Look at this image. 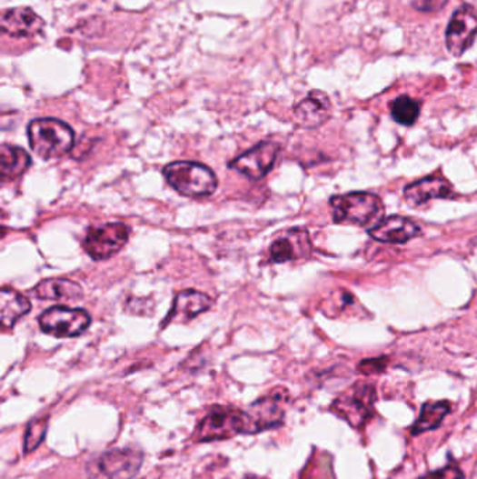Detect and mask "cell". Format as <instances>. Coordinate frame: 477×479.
<instances>
[{
  "mask_svg": "<svg viewBox=\"0 0 477 479\" xmlns=\"http://www.w3.org/2000/svg\"><path fill=\"white\" fill-rule=\"evenodd\" d=\"M279 155V145L264 141L230 163V167L240 171L251 180H262L273 168Z\"/></svg>",
  "mask_w": 477,
  "mask_h": 479,
  "instance_id": "8fae6325",
  "label": "cell"
},
{
  "mask_svg": "<svg viewBox=\"0 0 477 479\" xmlns=\"http://www.w3.org/2000/svg\"><path fill=\"white\" fill-rule=\"evenodd\" d=\"M368 233L377 242L403 244L422 235V229L408 217L390 216L380 220Z\"/></svg>",
  "mask_w": 477,
  "mask_h": 479,
  "instance_id": "7c38bea8",
  "label": "cell"
},
{
  "mask_svg": "<svg viewBox=\"0 0 477 479\" xmlns=\"http://www.w3.org/2000/svg\"><path fill=\"white\" fill-rule=\"evenodd\" d=\"M28 141L41 159H59L74 147L75 132L61 119L38 118L28 125Z\"/></svg>",
  "mask_w": 477,
  "mask_h": 479,
  "instance_id": "7a4b0ae2",
  "label": "cell"
},
{
  "mask_svg": "<svg viewBox=\"0 0 477 479\" xmlns=\"http://www.w3.org/2000/svg\"><path fill=\"white\" fill-rule=\"evenodd\" d=\"M92 318L85 310L69 309L64 305H56L40 315V325L44 333L56 338H74L82 335Z\"/></svg>",
  "mask_w": 477,
  "mask_h": 479,
  "instance_id": "ba28073f",
  "label": "cell"
},
{
  "mask_svg": "<svg viewBox=\"0 0 477 479\" xmlns=\"http://www.w3.org/2000/svg\"><path fill=\"white\" fill-rule=\"evenodd\" d=\"M452 196L453 190L451 184L445 178L438 177V175L422 178L404 188V199L413 208L426 204L430 199H448Z\"/></svg>",
  "mask_w": 477,
  "mask_h": 479,
  "instance_id": "e0dca14e",
  "label": "cell"
},
{
  "mask_svg": "<svg viewBox=\"0 0 477 479\" xmlns=\"http://www.w3.org/2000/svg\"><path fill=\"white\" fill-rule=\"evenodd\" d=\"M452 409L450 401H427L420 409L419 418L411 427L412 436H420L426 432L435 431L442 424Z\"/></svg>",
  "mask_w": 477,
  "mask_h": 479,
  "instance_id": "ac0fdd59",
  "label": "cell"
},
{
  "mask_svg": "<svg viewBox=\"0 0 477 479\" xmlns=\"http://www.w3.org/2000/svg\"><path fill=\"white\" fill-rule=\"evenodd\" d=\"M129 238L128 227L124 224H107L90 227L84 238V250L93 260H108L121 251Z\"/></svg>",
  "mask_w": 477,
  "mask_h": 479,
  "instance_id": "9c48e42d",
  "label": "cell"
},
{
  "mask_svg": "<svg viewBox=\"0 0 477 479\" xmlns=\"http://www.w3.org/2000/svg\"><path fill=\"white\" fill-rule=\"evenodd\" d=\"M144 463L139 447H113L88 458L85 479H134Z\"/></svg>",
  "mask_w": 477,
  "mask_h": 479,
  "instance_id": "6da1fadb",
  "label": "cell"
},
{
  "mask_svg": "<svg viewBox=\"0 0 477 479\" xmlns=\"http://www.w3.org/2000/svg\"><path fill=\"white\" fill-rule=\"evenodd\" d=\"M164 177L176 193L192 198L212 195L219 184L214 170L194 162H174L165 165Z\"/></svg>",
  "mask_w": 477,
  "mask_h": 479,
  "instance_id": "5b68a950",
  "label": "cell"
},
{
  "mask_svg": "<svg viewBox=\"0 0 477 479\" xmlns=\"http://www.w3.org/2000/svg\"><path fill=\"white\" fill-rule=\"evenodd\" d=\"M450 0H412V6L422 13H437L447 6Z\"/></svg>",
  "mask_w": 477,
  "mask_h": 479,
  "instance_id": "484cf974",
  "label": "cell"
},
{
  "mask_svg": "<svg viewBox=\"0 0 477 479\" xmlns=\"http://www.w3.org/2000/svg\"><path fill=\"white\" fill-rule=\"evenodd\" d=\"M214 304V300L207 294L196 292V290H184L176 294L174 300L173 310L165 318L163 327L170 323H185V321L195 318L201 313L207 312Z\"/></svg>",
  "mask_w": 477,
  "mask_h": 479,
  "instance_id": "2e32d148",
  "label": "cell"
},
{
  "mask_svg": "<svg viewBox=\"0 0 477 479\" xmlns=\"http://www.w3.org/2000/svg\"><path fill=\"white\" fill-rule=\"evenodd\" d=\"M388 366V357H375V359H367V361L360 362L359 370L363 374H378V373L385 372Z\"/></svg>",
  "mask_w": 477,
  "mask_h": 479,
  "instance_id": "d4e9b609",
  "label": "cell"
},
{
  "mask_svg": "<svg viewBox=\"0 0 477 479\" xmlns=\"http://www.w3.org/2000/svg\"><path fill=\"white\" fill-rule=\"evenodd\" d=\"M331 111V100L328 95L315 90L294 108L295 123L303 128H318L328 121Z\"/></svg>",
  "mask_w": 477,
  "mask_h": 479,
  "instance_id": "4fadbf2b",
  "label": "cell"
},
{
  "mask_svg": "<svg viewBox=\"0 0 477 479\" xmlns=\"http://www.w3.org/2000/svg\"><path fill=\"white\" fill-rule=\"evenodd\" d=\"M477 37V13L473 7H459L452 17L445 34L448 51L453 56H461L473 45Z\"/></svg>",
  "mask_w": 477,
  "mask_h": 479,
  "instance_id": "30bf717a",
  "label": "cell"
},
{
  "mask_svg": "<svg viewBox=\"0 0 477 479\" xmlns=\"http://www.w3.org/2000/svg\"><path fill=\"white\" fill-rule=\"evenodd\" d=\"M41 300H77L83 297V287L70 279H45L34 289Z\"/></svg>",
  "mask_w": 477,
  "mask_h": 479,
  "instance_id": "ffe728a7",
  "label": "cell"
},
{
  "mask_svg": "<svg viewBox=\"0 0 477 479\" xmlns=\"http://www.w3.org/2000/svg\"><path fill=\"white\" fill-rule=\"evenodd\" d=\"M391 114L396 123L404 126H412L420 115V105L409 95H401L393 100Z\"/></svg>",
  "mask_w": 477,
  "mask_h": 479,
  "instance_id": "7402d4cb",
  "label": "cell"
},
{
  "mask_svg": "<svg viewBox=\"0 0 477 479\" xmlns=\"http://www.w3.org/2000/svg\"><path fill=\"white\" fill-rule=\"evenodd\" d=\"M289 393L286 388H276L269 394L253 401L245 414V432L243 434H259L283 426L286 419V405Z\"/></svg>",
  "mask_w": 477,
  "mask_h": 479,
  "instance_id": "8992f818",
  "label": "cell"
},
{
  "mask_svg": "<svg viewBox=\"0 0 477 479\" xmlns=\"http://www.w3.org/2000/svg\"><path fill=\"white\" fill-rule=\"evenodd\" d=\"M332 216L336 224L367 227L377 225L383 215V201L374 194L350 193L331 198ZM373 227V226H371Z\"/></svg>",
  "mask_w": 477,
  "mask_h": 479,
  "instance_id": "3957f363",
  "label": "cell"
},
{
  "mask_svg": "<svg viewBox=\"0 0 477 479\" xmlns=\"http://www.w3.org/2000/svg\"><path fill=\"white\" fill-rule=\"evenodd\" d=\"M31 165V157L25 150L4 145L0 147V173L2 180H13L25 175Z\"/></svg>",
  "mask_w": 477,
  "mask_h": 479,
  "instance_id": "44dd1931",
  "label": "cell"
},
{
  "mask_svg": "<svg viewBox=\"0 0 477 479\" xmlns=\"http://www.w3.org/2000/svg\"><path fill=\"white\" fill-rule=\"evenodd\" d=\"M375 403H377L375 385L371 383L357 382L332 403L331 411L354 429H362L374 418Z\"/></svg>",
  "mask_w": 477,
  "mask_h": 479,
  "instance_id": "277c9868",
  "label": "cell"
},
{
  "mask_svg": "<svg viewBox=\"0 0 477 479\" xmlns=\"http://www.w3.org/2000/svg\"><path fill=\"white\" fill-rule=\"evenodd\" d=\"M311 253L310 235L305 230L294 229L277 238L271 247V260L276 264L305 258Z\"/></svg>",
  "mask_w": 477,
  "mask_h": 479,
  "instance_id": "9a60e30c",
  "label": "cell"
},
{
  "mask_svg": "<svg viewBox=\"0 0 477 479\" xmlns=\"http://www.w3.org/2000/svg\"><path fill=\"white\" fill-rule=\"evenodd\" d=\"M245 432V414L234 406L216 405L196 426L194 439L198 443L232 439Z\"/></svg>",
  "mask_w": 477,
  "mask_h": 479,
  "instance_id": "52a82bcc",
  "label": "cell"
},
{
  "mask_svg": "<svg viewBox=\"0 0 477 479\" xmlns=\"http://www.w3.org/2000/svg\"><path fill=\"white\" fill-rule=\"evenodd\" d=\"M49 427V416L33 419L25 427V453L30 454L34 450H37L41 443L45 439L46 432Z\"/></svg>",
  "mask_w": 477,
  "mask_h": 479,
  "instance_id": "603a6c76",
  "label": "cell"
},
{
  "mask_svg": "<svg viewBox=\"0 0 477 479\" xmlns=\"http://www.w3.org/2000/svg\"><path fill=\"white\" fill-rule=\"evenodd\" d=\"M420 479H465V473L461 470L455 460H450L444 467L432 471Z\"/></svg>",
  "mask_w": 477,
  "mask_h": 479,
  "instance_id": "cb8c5ba5",
  "label": "cell"
},
{
  "mask_svg": "<svg viewBox=\"0 0 477 479\" xmlns=\"http://www.w3.org/2000/svg\"><path fill=\"white\" fill-rule=\"evenodd\" d=\"M30 310V300L19 292L13 289H4L0 292V321L4 330L15 327V324Z\"/></svg>",
  "mask_w": 477,
  "mask_h": 479,
  "instance_id": "d6986e66",
  "label": "cell"
},
{
  "mask_svg": "<svg viewBox=\"0 0 477 479\" xmlns=\"http://www.w3.org/2000/svg\"><path fill=\"white\" fill-rule=\"evenodd\" d=\"M243 479H266V478H261V476L256 475H245Z\"/></svg>",
  "mask_w": 477,
  "mask_h": 479,
  "instance_id": "4316f807",
  "label": "cell"
},
{
  "mask_svg": "<svg viewBox=\"0 0 477 479\" xmlns=\"http://www.w3.org/2000/svg\"><path fill=\"white\" fill-rule=\"evenodd\" d=\"M44 27V20L28 7H15L2 15V31L10 37H34Z\"/></svg>",
  "mask_w": 477,
  "mask_h": 479,
  "instance_id": "5bb4252c",
  "label": "cell"
}]
</instances>
